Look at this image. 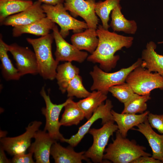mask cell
<instances>
[{
  "instance_id": "obj_1",
  "label": "cell",
  "mask_w": 163,
  "mask_h": 163,
  "mask_svg": "<svg viewBox=\"0 0 163 163\" xmlns=\"http://www.w3.org/2000/svg\"><path fill=\"white\" fill-rule=\"evenodd\" d=\"M96 31L99 42L94 51L88 56V61L98 63L100 68L109 72L114 68L120 59L115 53L123 47L128 48L132 46L134 38L111 32L99 25Z\"/></svg>"
},
{
  "instance_id": "obj_30",
  "label": "cell",
  "mask_w": 163,
  "mask_h": 163,
  "mask_svg": "<svg viewBox=\"0 0 163 163\" xmlns=\"http://www.w3.org/2000/svg\"><path fill=\"white\" fill-rule=\"evenodd\" d=\"M66 92L68 97H75L78 98H85L91 93L85 88L82 83V78L79 75H76L70 81Z\"/></svg>"
},
{
  "instance_id": "obj_5",
  "label": "cell",
  "mask_w": 163,
  "mask_h": 163,
  "mask_svg": "<svg viewBox=\"0 0 163 163\" xmlns=\"http://www.w3.org/2000/svg\"><path fill=\"white\" fill-rule=\"evenodd\" d=\"M125 82L130 85L135 93L140 95H150L151 91L155 89L163 90V77L141 65L128 74Z\"/></svg>"
},
{
  "instance_id": "obj_27",
  "label": "cell",
  "mask_w": 163,
  "mask_h": 163,
  "mask_svg": "<svg viewBox=\"0 0 163 163\" xmlns=\"http://www.w3.org/2000/svg\"><path fill=\"white\" fill-rule=\"evenodd\" d=\"M33 3L32 1L0 0V23L7 17L26 9Z\"/></svg>"
},
{
  "instance_id": "obj_29",
  "label": "cell",
  "mask_w": 163,
  "mask_h": 163,
  "mask_svg": "<svg viewBox=\"0 0 163 163\" xmlns=\"http://www.w3.org/2000/svg\"><path fill=\"white\" fill-rule=\"evenodd\" d=\"M121 0H106L96 2L95 8L96 14L100 18L102 23V26L108 30L110 27L108 24L110 14L111 11L120 4Z\"/></svg>"
},
{
  "instance_id": "obj_11",
  "label": "cell",
  "mask_w": 163,
  "mask_h": 163,
  "mask_svg": "<svg viewBox=\"0 0 163 163\" xmlns=\"http://www.w3.org/2000/svg\"><path fill=\"white\" fill-rule=\"evenodd\" d=\"M8 48L16 62V68L21 76L28 74H38L34 52L28 47L20 46L16 43L8 45Z\"/></svg>"
},
{
  "instance_id": "obj_7",
  "label": "cell",
  "mask_w": 163,
  "mask_h": 163,
  "mask_svg": "<svg viewBox=\"0 0 163 163\" xmlns=\"http://www.w3.org/2000/svg\"><path fill=\"white\" fill-rule=\"evenodd\" d=\"M114 121L108 122L98 129L90 128L88 133L93 136L92 145L85 152V157L90 159L94 163H102L105 148L110 137L118 130Z\"/></svg>"
},
{
  "instance_id": "obj_6",
  "label": "cell",
  "mask_w": 163,
  "mask_h": 163,
  "mask_svg": "<svg viewBox=\"0 0 163 163\" xmlns=\"http://www.w3.org/2000/svg\"><path fill=\"white\" fill-rule=\"evenodd\" d=\"M42 7L46 17L60 27L59 33L64 38L69 34L70 30H72L76 33L82 32L83 29L88 28L86 23L78 20L71 16L63 3L55 5L43 4L42 5Z\"/></svg>"
},
{
  "instance_id": "obj_21",
  "label": "cell",
  "mask_w": 163,
  "mask_h": 163,
  "mask_svg": "<svg viewBox=\"0 0 163 163\" xmlns=\"http://www.w3.org/2000/svg\"><path fill=\"white\" fill-rule=\"evenodd\" d=\"M71 41L72 44L79 50H84L91 54L96 49L99 40L96 30L88 28L83 32L73 34Z\"/></svg>"
},
{
  "instance_id": "obj_31",
  "label": "cell",
  "mask_w": 163,
  "mask_h": 163,
  "mask_svg": "<svg viewBox=\"0 0 163 163\" xmlns=\"http://www.w3.org/2000/svg\"><path fill=\"white\" fill-rule=\"evenodd\" d=\"M108 91L123 104L130 99L135 93L131 87L126 82L111 87L109 88Z\"/></svg>"
},
{
  "instance_id": "obj_15",
  "label": "cell",
  "mask_w": 163,
  "mask_h": 163,
  "mask_svg": "<svg viewBox=\"0 0 163 163\" xmlns=\"http://www.w3.org/2000/svg\"><path fill=\"white\" fill-rule=\"evenodd\" d=\"M34 141L30 147L29 152L33 153L36 163H50L51 147L56 141L52 138L44 130H38L35 133Z\"/></svg>"
},
{
  "instance_id": "obj_26",
  "label": "cell",
  "mask_w": 163,
  "mask_h": 163,
  "mask_svg": "<svg viewBox=\"0 0 163 163\" xmlns=\"http://www.w3.org/2000/svg\"><path fill=\"white\" fill-rule=\"evenodd\" d=\"M107 98V95L98 91H93L88 97L77 102L88 120L97 108Z\"/></svg>"
},
{
  "instance_id": "obj_19",
  "label": "cell",
  "mask_w": 163,
  "mask_h": 163,
  "mask_svg": "<svg viewBox=\"0 0 163 163\" xmlns=\"http://www.w3.org/2000/svg\"><path fill=\"white\" fill-rule=\"evenodd\" d=\"M156 45L153 41L148 43L142 52L141 66L151 72L159 74L163 77V55L155 51Z\"/></svg>"
},
{
  "instance_id": "obj_9",
  "label": "cell",
  "mask_w": 163,
  "mask_h": 163,
  "mask_svg": "<svg viewBox=\"0 0 163 163\" xmlns=\"http://www.w3.org/2000/svg\"><path fill=\"white\" fill-rule=\"evenodd\" d=\"M42 124L40 121H34L26 128L22 134L14 137H4L0 139L1 146L8 154L14 155L25 153L31 145V140Z\"/></svg>"
},
{
  "instance_id": "obj_8",
  "label": "cell",
  "mask_w": 163,
  "mask_h": 163,
  "mask_svg": "<svg viewBox=\"0 0 163 163\" xmlns=\"http://www.w3.org/2000/svg\"><path fill=\"white\" fill-rule=\"evenodd\" d=\"M40 93L46 104L45 107L41 109L42 113L46 118L44 130L47 131L51 137L55 140H60L62 142L64 138L59 131L61 125L59 117L62 109L69 102L71 97H69L64 102L57 104L51 101L50 96L46 93L44 86L42 87Z\"/></svg>"
},
{
  "instance_id": "obj_24",
  "label": "cell",
  "mask_w": 163,
  "mask_h": 163,
  "mask_svg": "<svg viewBox=\"0 0 163 163\" xmlns=\"http://www.w3.org/2000/svg\"><path fill=\"white\" fill-rule=\"evenodd\" d=\"M79 69L71 62H67L58 65L55 78L59 89L62 93L66 92L69 82L76 75H79Z\"/></svg>"
},
{
  "instance_id": "obj_36",
  "label": "cell",
  "mask_w": 163,
  "mask_h": 163,
  "mask_svg": "<svg viewBox=\"0 0 163 163\" xmlns=\"http://www.w3.org/2000/svg\"><path fill=\"white\" fill-rule=\"evenodd\" d=\"M44 4L55 5L59 3H63L64 0H37Z\"/></svg>"
},
{
  "instance_id": "obj_33",
  "label": "cell",
  "mask_w": 163,
  "mask_h": 163,
  "mask_svg": "<svg viewBox=\"0 0 163 163\" xmlns=\"http://www.w3.org/2000/svg\"><path fill=\"white\" fill-rule=\"evenodd\" d=\"M33 154L29 152L27 154L25 153L17 154L14 155L11 162L13 163H34L32 156Z\"/></svg>"
},
{
  "instance_id": "obj_28",
  "label": "cell",
  "mask_w": 163,
  "mask_h": 163,
  "mask_svg": "<svg viewBox=\"0 0 163 163\" xmlns=\"http://www.w3.org/2000/svg\"><path fill=\"white\" fill-rule=\"evenodd\" d=\"M151 98L150 95H142L135 93L130 99L124 104V109L121 113H143L147 109L146 102Z\"/></svg>"
},
{
  "instance_id": "obj_20",
  "label": "cell",
  "mask_w": 163,
  "mask_h": 163,
  "mask_svg": "<svg viewBox=\"0 0 163 163\" xmlns=\"http://www.w3.org/2000/svg\"><path fill=\"white\" fill-rule=\"evenodd\" d=\"M55 25V23L46 16L28 25L14 27L12 34L14 37L26 33L43 36L49 34Z\"/></svg>"
},
{
  "instance_id": "obj_17",
  "label": "cell",
  "mask_w": 163,
  "mask_h": 163,
  "mask_svg": "<svg viewBox=\"0 0 163 163\" xmlns=\"http://www.w3.org/2000/svg\"><path fill=\"white\" fill-rule=\"evenodd\" d=\"M149 111L140 114L130 113H120L112 110L111 113L113 120L118 127L117 131L124 137H126L129 130L133 127L144 122L148 119Z\"/></svg>"
},
{
  "instance_id": "obj_35",
  "label": "cell",
  "mask_w": 163,
  "mask_h": 163,
  "mask_svg": "<svg viewBox=\"0 0 163 163\" xmlns=\"http://www.w3.org/2000/svg\"><path fill=\"white\" fill-rule=\"evenodd\" d=\"M5 150L1 146L0 148V163H11V161L7 157L5 152Z\"/></svg>"
},
{
  "instance_id": "obj_14",
  "label": "cell",
  "mask_w": 163,
  "mask_h": 163,
  "mask_svg": "<svg viewBox=\"0 0 163 163\" xmlns=\"http://www.w3.org/2000/svg\"><path fill=\"white\" fill-rule=\"evenodd\" d=\"M42 5V3L37 0L24 11L7 17L1 24L14 27L28 25L39 21L46 16Z\"/></svg>"
},
{
  "instance_id": "obj_18",
  "label": "cell",
  "mask_w": 163,
  "mask_h": 163,
  "mask_svg": "<svg viewBox=\"0 0 163 163\" xmlns=\"http://www.w3.org/2000/svg\"><path fill=\"white\" fill-rule=\"evenodd\" d=\"M65 148L56 141L52 145L50 154L56 163H81L82 160L88 161L89 159L84 155L85 151L75 152L71 146Z\"/></svg>"
},
{
  "instance_id": "obj_34",
  "label": "cell",
  "mask_w": 163,
  "mask_h": 163,
  "mask_svg": "<svg viewBox=\"0 0 163 163\" xmlns=\"http://www.w3.org/2000/svg\"><path fill=\"white\" fill-rule=\"evenodd\" d=\"M131 163H162L160 160L152 156H141L133 161Z\"/></svg>"
},
{
  "instance_id": "obj_23",
  "label": "cell",
  "mask_w": 163,
  "mask_h": 163,
  "mask_svg": "<svg viewBox=\"0 0 163 163\" xmlns=\"http://www.w3.org/2000/svg\"><path fill=\"white\" fill-rule=\"evenodd\" d=\"M8 44L0 37V59L2 75L6 81L18 80L21 77L17 68L12 64L8 54Z\"/></svg>"
},
{
  "instance_id": "obj_13",
  "label": "cell",
  "mask_w": 163,
  "mask_h": 163,
  "mask_svg": "<svg viewBox=\"0 0 163 163\" xmlns=\"http://www.w3.org/2000/svg\"><path fill=\"white\" fill-rule=\"evenodd\" d=\"M95 0H64V6L74 16L83 18L88 28L96 30L99 19L96 14Z\"/></svg>"
},
{
  "instance_id": "obj_4",
  "label": "cell",
  "mask_w": 163,
  "mask_h": 163,
  "mask_svg": "<svg viewBox=\"0 0 163 163\" xmlns=\"http://www.w3.org/2000/svg\"><path fill=\"white\" fill-rule=\"evenodd\" d=\"M142 62L141 58H138L130 66L112 73L105 72L97 65L94 66L93 70L90 72L93 80L90 90L100 91L107 95L110 87L125 82L128 74L141 65Z\"/></svg>"
},
{
  "instance_id": "obj_3",
  "label": "cell",
  "mask_w": 163,
  "mask_h": 163,
  "mask_svg": "<svg viewBox=\"0 0 163 163\" xmlns=\"http://www.w3.org/2000/svg\"><path fill=\"white\" fill-rule=\"evenodd\" d=\"M54 39L53 34L40 37L27 38V40L33 47L37 59L38 74L44 79H55L59 62L54 59L52 51V44Z\"/></svg>"
},
{
  "instance_id": "obj_16",
  "label": "cell",
  "mask_w": 163,
  "mask_h": 163,
  "mask_svg": "<svg viewBox=\"0 0 163 163\" xmlns=\"http://www.w3.org/2000/svg\"><path fill=\"white\" fill-rule=\"evenodd\" d=\"M136 126L137 129H132L139 131L144 136L152 149V156L163 163V135H159L153 130L148 119Z\"/></svg>"
},
{
  "instance_id": "obj_22",
  "label": "cell",
  "mask_w": 163,
  "mask_h": 163,
  "mask_svg": "<svg viewBox=\"0 0 163 163\" xmlns=\"http://www.w3.org/2000/svg\"><path fill=\"white\" fill-rule=\"evenodd\" d=\"M121 5L119 4L112 11L110 27L114 31L135 34L137 29L136 23L134 20H129L125 18L121 12Z\"/></svg>"
},
{
  "instance_id": "obj_38",
  "label": "cell",
  "mask_w": 163,
  "mask_h": 163,
  "mask_svg": "<svg viewBox=\"0 0 163 163\" xmlns=\"http://www.w3.org/2000/svg\"><path fill=\"white\" fill-rule=\"evenodd\" d=\"M163 43V41L161 42H159L158 43V44H160V43Z\"/></svg>"
},
{
  "instance_id": "obj_37",
  "label": "cell",
  "mask_w": 163,
  "mask_h": 163,
  "mask_svg": "<svg viewBox=\"0 0 163 163\" xmlns=\"http://www.w3.org/2000/svg\"><path fill=\"white\" fill-rule=\"evenodd\" d=\"M21 0V1H32V0Z\"/></svg>"
},
{
  "instance_id": "obj_2",
  "label": "cell",
  "mask_w": 163,
  "mask_h": 163,
  "mask_svg": "<svg viewBox=\"0 0 163 163\" xmlns=\"http://www.w3.org/2000/svg\"><path fill=\"white\" fill-rule=\"evenodd\" d=\"M146 150L145 147L137 144L135 140L123 136L117 130L116 138L105 149L103 158L114 163H131L140 156H151Z\"/></svg>"
},
{
  "instance_id": "obj_10",
  "label": "cell",
  "mask_w": 163,
  "mask_h": 163,
  "mask_svg": "<svg viewBox=\"0 0 163 163\" xmlns=\"http://www.w3.org/2000/svg\"><path fill=\"white\" fill-rule=\"evenodd\" d=\"M113 107L111 101L109 99H107L105 103H103L99 106L88 120L79 128L77 133L69 139L64 138L62 142L68 143L73 147H75L80 142L85 135L88 133L91 126L96 120L100 119H101L102 125L109 121H114L111 113Z\"/></svg>"
},
{
  "instance_id": "obj_25",
  "label": "cell",
  "mask_w": 163,
  "mask_h": 163,
  "mask_svg": "<svg viewBox=\"0 0 163 163\" xmlns=\"http://www.w3.org/2000/svg\"><path fill=\"white\" fill-rule=\"evenodd\" d=\"M64 107V111L60 120L61 126L77 125L85 117L84 113L77 102L73 101L72 97Z\"/></svg>"
},
{
  "instance_id": "obj_12",
  "label": "cell",
  "mask_w": 163,
  "mask_h": 163,
  "mask_svg": "<svg viewBox=\"0 0 163 163\" xmlns=\"http://www.w3.org/2000/svg\"><path fill=\"white\" fill-rule=\"evenodd\" d=\"M52 30L56 46L55 59L57 62L74 61L81 63L87 59V53L79 50L66 41L60 34L56 25Z\"/></svg>"
},
{
  "instance_id": "obj_32",
  "label": "cell",
  "mask_w": 163,
  "mask_h": 163,
  "mask_svg": "<svg viewBox=\"0 0 163 163\" xmlns=\"http://www.w3.org/2000/svg\"><path fill=\"white\" fill-rule=\"evenodd\" d=\"M148 120L150 126L163 135V114H154L150 112L148 116Z\"/></svg>"
}]
</instances>
